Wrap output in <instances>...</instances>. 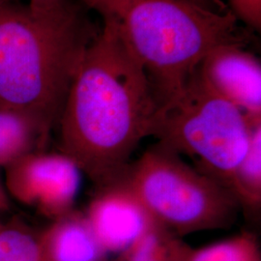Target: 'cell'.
Masks as SVG:
<instances>
[{
    "mask_svg": "<svg viewBox=\"0 0 261 261\" xmlns=\"http://www.w3.org/2000/svg\"><path fill=\"white\" fill-rule=\"evenodd\" d=\"M76 69L57 127L60 152L97 189L118 182L159 108L143 66L111 20Z\"/></svg>",
    "mask_w": 261,
    "mask_h": 261,
    "instance_id": "6da1fadb",
    "label": "cell"
},
{
    "mask_svg": "<svg viewBox=\"0 0 261 261\" xmlns=\"http://www.w3.org/2000/svg\"><path fill=\"white\" fill-rule=\"evenodd\" d=\"M100 29L79 1L48 11L0 3V107L32 113L54 130Z\"/></svg>",
    "mask_w": 261,
    "mask_h": 261,
    "instance_id": "7a4b0ae2",
    "label": "cell"
},
{
    "mask_svg": "<svg viewBox=\"0 0 261 261\" xmlns=\"http://www.w3.org/2000/svg\"><path fill=\"white\" fill-rule=\"evenodd\" d=\"M111 20L143 66L159 105L185 85L213 48L246 44L230 9L216 12L187 0H77Z\"/></svg>",
    "mask_w": 261,
    "mask_h": 261,
    "instance_id": "3957f363",
    "label": "cell"
},
{
    "mask_svg": "<svg viewBox=\"0 0 261 261\" xmlns=\"http://www.w3.org/2000/svg\"><path fill=\"white\" fill-rule=\"evenodd\" d=\"M252 122L244 112L216 93L197 70L185 85L159 105L149 137L228 189L234 169L249 149Z\"/></svg>",
    "mask_w": 261,
    "mask_h": 261,
    "instance_id": "277c9868",
    "label": "cell"
},
{
    "mask_svg": "<svg viewBox=\"0 0 261 261\" xmlns=\"http://www.w3.org/2000/svg\"><path fill=\"white\" fill-rule=\"evenodd\" d=\"M119 181L159 225L180 238L227 228L239 209L227 188L158 143L130 163Z\"/></svg>",
    "mask_w": 261,
    "mask_h": 261,
    "instance_id": "5b68a950",
    "label": "cell"
},
{
    "mask_svg": "<svg viewBox=\"0 0 261 261\" xmlns=\"http://www.w3.org/2000/svg\"><path fill=\"white\" fill-rule=\"evenodd\" d=\"M4 187L21 204L33 207L50 221L75 209L82 171L62 152L31 153L4 169Z\"/></svg>",
    "mask_w": 261,
    "mask_h": 261,
    "instance_id": "8992f818",
    "label": "cell"
},
{
    "mask_svg": "<svg viewBox=\"0 0 261 261\" xmlns=\"http://www.w3.org/2000/svg\"><path fill=\"white\" fill-rule=\"evenodd\" d=\"M243 43L213 48L197 73L216 93L241 110L252 122L261 121V64Z\"/></svg>",
    "mask_w": 261,
    "mask_h": 261,
    "instance_id": "52a82bcc",
    "label": "cell"
},
{
    "mask_svg": "<svg viewBox=\"0 0 261 261\" xmlns=\"http://www.w3.org/2000/svg\"><path fill=\"white\" fill-rule=\"evenodd\" d=\"M84 213L109 255L124 252L158 224L138 196L120 181L97 189Z\"/></svg>",
    "mask_w": 261,
    "mask_h": 261,
    "instance_id": "ba28073f",
    "label": "cell"
},
{
    "mask_svg": "<svg viewBox=\"0 0 261 261\" xmlns=\"http://www.w3.org/2000/svg\"><path fill=\"white\" fill-rule=\"evenodd\" d=\"M37 238L46 261H107L110 256L85 213L75 209L50 221Z\"/></svg>",
    "mask_w": 261,
    "mask_h": 261,
    "instance_id": "9c48e42d",
    "label": "cell"
},
{
    "mask_svg": "<svg viewBox=\"0 0 261 261\" xmlns=\"http://www.w3.org/2000/svg\"><path fill=\"white\" fill-rule=\"evenodd\" d=\"M51 130L32 113L0 107V169L31 153L46 150Z\"/></svg>",
    "mask_w": 261,
    "mask_h": 261,
    "instance_id": "30bf717a",
    "label": "cell"
},
{
    "mask_svg": "<svg viewBox=\"0 0 261 261\" xmlns=\"http://www.w3.org/2000/svg\"><path fill=\"white\" fill-rule=\"evenodd\" d=\"M228 190L243 211L256 218L261 209V123L252 132L249 149L234 169Z\"/></svg>",
    "mask_w": 261,
    "mask_h": 261,
    "instance_id": "8fae6325",
    "label": "cell"
},
{
    "mask_svg": "<svg viewBox=\"0 0 261 261\" xmlns=\"http://www.w3.org/2000/svg\"><path fill=\"white\" fill-rule=\"evenodd\" d=\"M191 246L156 224L124 252L107 261H184Z\"/></svg>",
    "mask_w": 261,
    "mask_h": 261,
    "instance_id": "7c38bea8",
    "label": "cell"
},
{
    "mask_svg": "<svg viewBox=\"0 0 261 261\" xmlns=\"http://www.w3.org/2000/svg\"><path fill=\"white\" fill-rule=\"evenodd\" d=\"M184 261H261V250L257 236L242 231L229 238L187 252Z\"/></svg>",
    "mask_w": 261,
    "mask_h": 261,
    "instance_id": "4fadbf2b",
    "label": "cell"
},
{
    "mask_svg": "<svg viewBox=\"0 0 261 261\" xmlns=\"http://www.w3.org/2000/svg\"><path fill=\"white\" fill-rule=\"evenodd\" d=\"M0 261H46L37 232L19 217L0 224Z\"/></svg>",
    "mask_w": 261,
    "mask_h": 261,
    "instance_id": "5bb4252c",
    "label": "cell"
},
{
    "mask_svg": "<svg viewBox=\"0 0 261 261\" xmlns=\"http://www.w3.org/2000/svg\"><path fill=\"white\" fill-rule=\"evenodd\" d=\"M229 3L238 20L255 31H260L261 0H229Z\"/></svg>",
    "mask_w": 261,
    "mask_h": 261,
    "instance_id": "9a60e30c",
    "label": "cell"
},
{
    "mask_svg": "<svg viewBox=\"0 0 261 261\" xmlns=\"http://www.w3.org/2000/svg\"><path fill=\"white\" fill-rule=\"evenodd\" d=\"M68 0H28V5L33 9L41 11L57 9L63 6Z\"/></svg>",
    "mask_w": 261,
    "mask_h": 261,
    "instance_id": "2e32d148",
    "label": "cell"
},
{
    "mask_svg": "<svg viewBox=\"0 0 261 261\" xmlns=\"http://www.w3.org/2000/svg\"><path fill=\"white\" fill-rule=\"evenodd\" d=\"M189 2H192L197 6H200L205 9L216 11V12H224L227 8L224 6V3L220 0H187Z\"/></svg>",
    "mask_w": 261,
    "mask_h": 261,
    "instance_id": "e0dca14e",
    "label": "cell"
},
{
    "mask_svg": "<svg viewBox=\"0 0 261 261\" xmlns=\"http://www.w3.org/2000/svg\"><path fill=\"white\" fill-rule=\"evenodd\" d=\"M9 207V196L5 190L4 183L1 180V176H0V213L7 211Z\"/></svg>",
    "mask_w": 261,
    "mask_h": 261,
    "instance_id": "ac0fdd59",
    "label": "cell"
},
{
    "mask_svg": "<svg viewBox=\"0 0 261 261\" xmlns=\"http://www.w3.org/2000/svg\"><path fill=\"white\" fill-rule=\"evenodd\" d=\"M11 1H19V0H0V3H3V2H11Z\"/></svg>",
    "mask_w": 261,
    "mask_h": 261,
    "instance_id": "d6986e66",
    "label": "cell"
},
{
    "mask_svg": "<svg viewBox=\"0 0 261 261\" xmlns=\"http://www.w3.org/2000/svg\"><path fill=\"white\" fill-rule=\"evenodd\" d=\"M0 224H1V221H0Z\"/></svg>",
    "mask_w": 261,
    "mask_h": 261,
    "instance_id": "ffe728a7",
    "label": "cell"
}]
</instances>
